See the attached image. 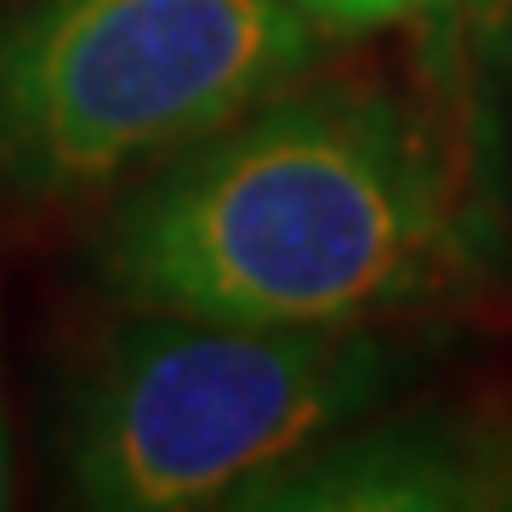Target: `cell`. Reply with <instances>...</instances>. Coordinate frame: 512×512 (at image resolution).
I'll use <instances>...</instances> for the list:
<instances>
[{
    "label": "cell",
    "instance_id": "cell-3",
    "mask_svg": "<svg viewBox=\"0 0 512 512\" xmlns=\"http://www.w3.org/2000/svg\"><path fill=\"white\" fill-rule=\"evenodd\" d=\"M382 353L348 325H222L154 313L97 365L74 484L92 507L171 512L256 484L359 416Z\"/></svg>",
    "mask_w": 512,
    "mask_h": 512
},
{
    "label": "cell",
    "instance_id": "cell-1",
    "mask_svg": "<svg viewBox=\"0 0 512 512\" xmlns=\"http://www.w3.org/2000/svg\"><path fill=\"white\" fill-rule=\"evenodd\" d=\"M439 245V183L387 103L302 97L205 137L114 217L103 274L154 313L348 325L410 291Z\"/></svg>",
    "mask_w": 512,
    "mask_h": 512
},
{
    "label": "cell",
    "instance_id": "cell-5",
    "mask_svg": "<svg viewBox=\"0 0 512 512\" xmlns=\"http://www.w3.org/2000/svg\"><path fill=\"white\" fill-rule=\"evenodd\" d=\"M0 501H6V433H0Z\"/></svg>",
    "mask_w": 512,
    "mask_h": 512
},
{
    "label": "cell",
    "instance_id": "cell-2",
    "mask_svg": "<svg viewBox=\"0 0 512 512\" xmlns=\"http://www.w3.org/2000/svg\"><path fill=\"white\" fill-rule=\"evenodd\" d=\"M302 0H35L0 29V188L69 194L205 143L302 69Z\"/></svg>",
    "mask_w": 512,
    "mask_h": 512
},
{
    "label": "cell",
    "instance_id": "cell-4",
    "mask_svg": "<svg viewBox=\"0 0 512 512\" xmlns=\"http://www.w3.org/2000/svg\"><path fill=\"white\" fill-rule=\"evenodd\" d=\"M439 0H302L313 29L325 35H359V29H382V23H399L410 12H427Z\"/></svg>",
    "mask_w": 512,
    "mask_h": 512
}]
</instances>
